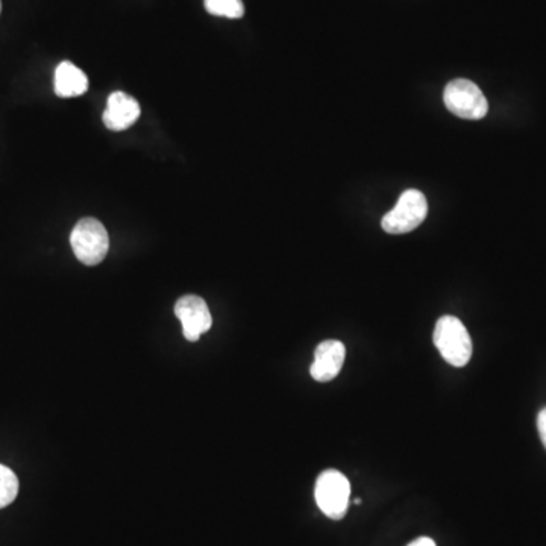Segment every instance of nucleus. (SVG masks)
Wrapping results in <instances>:
<instances>
[{"mask_svg":"<svg viewBox=\"0 0 546 546\" xmlns=\"http://www.w3.org/2000/svg\"><path fill=\"white\" fill-rule=\"evenodd\" d=\"M434 345L439 349L446 363L454 368H463L472 357V340L460 319L443 316L434 328Z\"/></svg>","mask_w":546,"mask_h":546,"instance_id":"1","label":"nucleus"},{"mask_svg":"<svg viewBox=\"0 0 546 546\" xmlns=\"http://www.w3.org/2000/svg\"><path fill=\"white\" fill-rule=\"evenodd\" d=\"M70 245L81 263L85 266H96L107 257L110 236L98 219L84 217L73 228L70 234Z\"/></svg>","mask_w":546,"mask_h":546,"instance_id":"2","label":"nucleus"},{"mask_svg":"<svg viewBox=\"0 0 546 546\" xmlns=\"http://www.w3.org/2000/svg\"><path fill=\"white\" fill-rule=\"evenodd\" d=\"M314 496L322 513L334 521H339L348 512L351 484L342 472L330 469L322 472L317 478Z\"/></svg>","mask_w":546,"mask_h":546,"instance_id":"3","label":"nucleus"},{"mask_svg":"<svg viewBox=\"0 0 546 546\" xmlns=\"http://www.w3.org/2000/svg\"><path fill=\"white\" fill-rule=\"evenodd\" d=\"M446 108L457 117L480 120L489 111V102L477 84L468 79H455L446 85L443 93Z\"/></svg>","mask_w":546,"mask_h":546,"instance_id":"4","label":"nucleus"},{"mask_svg":"<svg viewBox=\"0 0 546 546\" xmlns=\"http://www.w3.org/2000/svg\"><path fill=\"white\" fill-rule=\"evenodd\" d=\"M428 214V202L419 190L402 193L392 211L383 217V230L389 234H407L416 230Z\"/></svg>","mask_w":546,"mask_h":546,"instance_id":"5","label":"nucleus"},{"mask_svg":"<svg viewBox=\"0 0 546 546\" xmlns=\"http://www.w3.org/2000/svg\"><path fill=\"white\" fill-rule=\"evenodd\" d=\"M175 314L182 324V333L189 342H198L199 337L208 333L213 325L207 302L196 295L182 296L176 302Z\"/></svg>","mask_w":546,"mask_h":546,"instance_id":"6","label":"nucleus"},{"mask_svg":"<svg viewBox=\"0 0 546 546\" xmlns=\"http://www.w3.org/2000/svg\"><path fill=\"white\" fill-rule=\"evenodd\" d=\"M345 357L346 349L342 342L325 340L314 351V361L310 368L311 377L319 383L333 381L342 371Z\"/></svg>","mask_w":546,"mask_h":546,"instance_id":"7","label":"nucleus"},{"mask_svg":"<svg viewBox=\"0 0 546 546\" xmlns=\"http://www.w3.org/2000/svg\"><path fill=\"white\" fill-rule=\"evenodd\" d=\"M140 113L142 110L139 102L122 91H116L108 98L107 110L104 111L102 119L111 131H125L139 120Z\"/></svg>","mask_w":546,"mask_h":546,"instance_id":"8","label":"nucleus"},{"mask_svg":"<svg viewBox=\"0 0 546 546\" xmlns=\"http://www.w3.org/2000/svg\"><path fill=\"white\" fill-rule=\"evenodd\" d=\"M55 93L60 98H76L88 90L87 75L70 61H63L55 70Z\"/></svg>","mask_w":546,"mask_h":546,"instance_id":"9","label":"nucleus"},{"mask_svg":"<svg viewBox=\"0 0 546 546\" xmlns=\"http://www.w3.org/2000/svg\"><path fill=\"white\" fill-rule=\"evenodd\" d=\"M205 10L211 16L226 19H242L245 16V5L242 0H205Z\"/></svg>","mask_w":546,"mask_h":546,"instance_id":"10","label":"nucleus"},{"mask_svg":"<svg viewBox=\"0 0 546 546\" xmlns=\"http://www.w3.org/2000/svg\"><path fill=\"white\" fill-rule=\"evenodd\" d=\"M19 493V480L7 466L0 465V509L10 506Z\"/></svg>","mask_w":546,"mask_h":546,"instance_id":"11","label":"nucleus"},{"mask_svg":"<svg viewBox=\"0 0 546 546\" xmlns=\"http://www.w3.org/2000/svg\"><path fill=\"white\" fill-rule=\"evenodd\" d=\"M537 430H539L540 439H542L543 446L546 449V407L542 408L539 416H537Z\"/></svg>","mask_w":546,"mask_h":546,"instance_id":"12","label":"nucleus"},{"mask_svg":"<svg viewBox=\"0 0 546 546\" xmlns=\"http://www.w3.org/2000/svg\"><path fill=\"white\" fill-rule=\"evenodd\" d=\"M408 546H437L436 542L430 537H419L415 542L410 543Z\"/></svg>","mask_w":546,"mask_h":546,"instance_id":"13","label":"nucleus"},{"mask_svg":"<svg viewBox=\"0 0 546 546\" xmlns=\"http://www.w3.org/2000/svg\"><path fill=\"white\" fill-rule=\"evenodd\" d=\"M0 11H2V2H0Z\"/></svg>","mask_w":546,"mask_h":546,"instance_id":"14","label":"nucleus"}]
</instances>
